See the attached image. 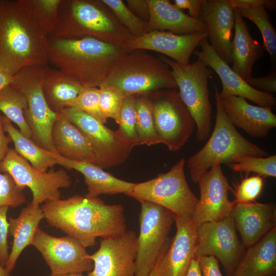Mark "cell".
<instances>
[{
	"mask_svg": "<svg viewBox=\"0 0 276 276\" xmlns=\"http://www.w3.org/2000/svg\"><path fill=\"white\" fill-rule=\"evenodd\" d=\"M2 123L4 131L8 133L14 144L15 151L29 162L32 167L45 172L49 168L57 164L54 152L41 148L31 139L25 136L4 115H2Z\"/></svg>",
	"mask_w": 276,
	"mask_h": 276,
	"instance_id": "31",
	"label": "cell"
},
{
	"mask_svg": "<svg viewBox=\"0 0 276 276\" xmlns=\"http://www.w3.org/2000/svg\"><path fill=\"white\" fill-rule=\"evenodd\" d=\"M43 218L44 215L39 205L31 202L21 210L17 218H9V234L13 237V240L5 268L10 273L14 269L21 252L32 244L39 223Z\"/></svg>",
	"mask_w": 276,
	"mask_h": 276,
	"instance_id": "29",
	"label": "cell"
},
{
	"mask_svg": "<svg viewBox=\"0 0 276 276\" xmlns=\"http://www.w3.org/2000/svg\"><path fill=\"white\" fill-rule=\"evenodd\" d=\"M99 105L103 116L107 119H113L119 124L121 108L125 96L117 90L106 87H100Z\"/></svg>",
	"mask_w": 276,
	"mask_h": 276,
	"instance_id": "41",
	"label": "cell"
},
{
	"mask_svg": "<svg viewBox=\"0 0 276 276\" xmlns=\"http://www.w3.org/2000/svg\"><path fill=\"white\" fill-rule=\"evenodd\" d=\"M0 171L10 174L18 185L29 188L33 195L31 203L35 205L60 199V189L68 188L72 184L63 169L39 171L12 148L0 162Z\"/></svg>",
	"mask_w": 276,
	"mask_h": 276,
	"instance_id": "13",
	"label": "cell"
},
{
	"mask_svg": "<svg viewBox=\"0 0 276 276\" xmlns=\"http://www.w3.org/2000/svg\"><path fill=\"white\" fill-rule=\"evenodd\" d=\"M136 95L125 96L120 115L119 128L124 135L136 145H140L136 131Z\"/></svg>",
	"mask_w": 276,
	"mask_h": 276,
	"instance_id": "39",
	"label": "cell"
},
{
	"mask_svg": "<svg viewBox=\"0 0 276 276\" xmlns=\"http://www.w3.org/2000/svg\"><path fill=\"white\" fill-rule=\"evenodd\" d=\"M150 16L146 22V33L168 31L178 35L207 32L205 25L199 18L185 13L168 0H147Z\"/></svg>",
	"mask_w": 276,
	"mask_h": 276,
	"instance_id": "24",
	"label": "cell"
},
{
	"mask_svg": "<svg viewBox=\"0 0 276 276\" xmlns=\"http://www.w3.org/2000/svg\"><path fill=\"white\" fill-rule=\"evenodd\" d=\"M137 236L126 231L120 237L102 239L98 250L89 258L94 267L86 276H135Z\"/></svg>",
	"mask_w": 276,
	"mask_h": 276,
	"instance_id": "17",
	"label": "cell"
},
{
	"mask_svg": "<svg viewBox=\"0 0 276 276\" xmlns=\"http://www.w3.org/2000/svg\"><path fill=\"white\" fill-rule=\"evenodd\" d=\"M199 19L206 27L207 38L215 52L226 63H231L235 17L234 9L228 0H204Z\"/></svg>",
	"mask_w": 276,
	"mask_h": 276,
	"instance_id": "20",
	"label": "cell"
},
{
	"mask_svg": "<svg viewBox=\"0 0 276 276\" xmlns=\"http://www.w3.org/2000/svg\"><path fill=\"white\" fill-rule=\"evenodd\" d=\"M113 12L120 22L133 37H139L146 33L145 24L128 8L121 0H102Z\"/></svg>",
	"mask_w": 276,
	"mask_h": 276,
	"instance_id": "37",
	"label": "cell"
},
{
	"mask_svg": "<svg viewBox=\"0 0 276 276\" xmlns=\"http://www.w3.org/2000/svg\"><path fill=\"white\" fill-rule=\"evenodd\" d=\"M52 139L56 152L63 157L97 165L96 156L87 139L61 113L53 125Z\"/></svg>",
	"mask_w": 276,
	"mask_h": 276,
	"instance_id": "25",
	"label": "cell"
},
{
	"mask_svg": "<svg viewBox=\"0 0 276 276\" xmlns=\"http://www.w3.org/2000/svg\"><path fill=\"white\" fill-rule=\"evenodd\" d=\"M250 86L259 91L271 94L276 92V72L260 78H251L246 81Z\"/></svg>",
	"mask_w": 276,
	"mask_h": 276,
	"instance_id": "44",
	"label": "cell"
},
{
	"mask_svg": "<svg viewBox=\"0 0 276 276\" xmlns=\"http://www.w3.org/2000/svg\"><path fill=\"white\" fill-rule=\"evenodd\" d=\"M207 36V32L178 35L168 31H153L132 38L121 48L123 52L143 50L159 52L180 64L187 65L189 64L195 49Z\"/></svg>",
	"mask_w": 276,
	"mask_h": 276,
	"instance_id": "18",
	"label": "cell"
},
{
	"mask_svg": "<svg viewBox=\"0 0 276 276\" xmlns=\"http://www.w3.org/2000/svg\"><path fill=\"white\" fill-rule=\"evenodd\" d=\"M102 86L114 89L125 96L177 88L170 66L140 50L123 52L99 87Z\"/></svg>",
	"mask_w": 276,
	"mask_h": 276,
	"instance_id": "6",
	"label": "cell"
},
{
	"mask_svg": "<svg viewBox=\"0 0 276 276\" xmlns=\"http://www.w3.org/2000/svg\"><path fill=\"white\" fill-rule=\"evenodd\" d=\"M232 7L235 9L249 8L256 6L262 5L266 9L274 11L275 1L273 0H228Z\"/></svg>",
	"mask_w": 276,
	"mask_h": 276,
	"instance_id": "46",
	"label": "cell"
},
{
	"mask_svg": "<svg viewBox=\"0 0 276 276\" xmlns=\"http://www.w3.org/2000/svg\"><path fill=\"white\" fill-rule=\"evenodd\" d=\"M170 243V240H168L166 242L165 244L164 245L162 250L160 251V252L158 256V257L157 258V261L155 263V265L154 268H153L152 270L151 271V272L150 273L148 276H159L160 261H161V260L163 255L167 250L169 246Z\"/></svg>",
	"mask_w": 276,
	"mask_h": 276,
	"instance_id": "50",
	"label": "cell"
},
{
	"mask_svg": "<svg viewBox=\"0 0 276 276\" xmlns=\"http://www.w3.org/2000/svg\"><path fill=\"white\" fill-rule=\"evenodd\" d=\"M136 131L140 145L162 143L155 128L153 102L149 94L136 95Z\"/></svg>",
	"mask_w": 276,
	"mask_h": 276,
	"instance_id": "33",
	"label": "cell"
},
{
	"mask_svg": "<svg viewBox=\"0 0 276 276\" xmlns=\"http://www.w3.org/2000/svg\"><path fill=\"white\" fill-rule=\"evenodd\" d=\"M233 172L254 173L263 177H276V155L266 157L245 156L229 165Z\"/></svg>",
	"mask_w": 276,
	"mask_h": 276,
	"instance_id": "36",
	"label": "cell"
},
{
	"mask_svg": "<svg viewBox=\"0 0 276 276\" xmlns=\"http://www.w3.org/2000/svg\"><path fill=\"white\" fill-rule=\"evenodd\" d=\"M49 276H85L82 273H67V274H51Z\"/></svg>",
	"mask_w": 276,
	"mask_h": 276,
	"instance_id": "53",
	"label": "cell"
},
{
	"mask_svg": "<svg viewBox=\"0 0 276 276\" xmlns=\"http://www.w3.org/2000/svg\"><path fill=\"white\" fill-rule=\"evenodd\" d=\"M199 46L201 50H194L193 53L218 74L222 85L219 93L221 98L236 96L248 99L259 106L271 108L275 106V97L272 94L259 91L250 86L218 56L207 38L202 39Z\"/></svg>",
	"mask_w": 276,
	"mask_h": 276,
	"instance_id": "19",
	"label": "cell"
},
{
	"mask_svg": "<svg viewBox=\"0 0 276 276\" xmlns=\"http://www.w3.org/2000/svg\"><path fill=\"white\" fill-rule=\"evenodd\" d=\"M0 276H12L5 267L0 264Z\"/></svg>",
	"mask_w": 276,
	"mask_h": 276,
	"instance_id": "54",
	"label": "cell"
},
{
	"mask_svg": "<svg viewBox=\"0 0 276 276\" xmlns=\"http://www.w3.org/2000/svg\"><path fill=\"white\" fill-rule=\"evenodd\" d=\"M140 234L137 240L135 276H148L168 240L175 215L168 209L149 201H141Z\"/></svg>",
	"mask_w": 276,
	"mask_h": 276,
	"instance_id": "12",
	"label": "cell"
},
{
	"mask_svg": "<svg viewBox=\"0 0 276 276\" xmlns=\"http://www.w3.org/2000/svg\"><path fill=\"white\" fill-rule=\"evenodd\" d=\"M126 2L134 14L145 22L148 21L150 13L147 0H127Z\"/></svg>",
	"mask_w": 276,
	"mask_h": 276,
	"instance_id": "47",
	"label": "cell"
},
{
	"mask_svg": "<svg viewBox=\"0 0 276 276\" xmlns=\"http://www.w3.org/2000/svg\"><path fill=\"white\" fill-rule=\"evenodd\" d=\"M54 154L57 164L68 170H77L84 176L88 191L84 196L86 198H97L101 194H125L134 184L114 177L95 164L70 160L57 152Z\"/></svg>",
	"mask_w": 276,
	"mask_h": 276,
	"instance_id": "27",
	"label": "cell"
},
{
	"mask_svg": "<svg viewBox=\"0 0 276 276\" xmlns=\"http://www.w3.org/2000/svg\"><path fill=\"white\" fill-rule=\"evenodd\" d=\"M220 98L231 122L248 135L257 138L265 137L276 127V116L271 108L251 105L246 99L239 96Z\"/></svg>",
	"mask_w": 276,
	"mask_h": 276,
	"instance_id": "22",
	"label": "cell"
},
{
	"mask_svg": "<svg viewBox=\"0 0 276 276\" xmlns=\"http://www.w3.org/2000/svg\"><path fill=\"white\" fill-rule=\"evenodd\" d=\"M234 12L235 35L232 41V68L246 81L252 78L253 66L264 55L265 49L263 44L252 38L239 10L235 8Z\"/></svg>",
	"mask_w": 276,
	"mask_h": 276,
	"instance_id": "26",
	"label": "cell"
},
{
	"mask_svg": "<svg viewBox=\"0 0 276 276\" xmlns=\"http://www.w3.org/2000/svg\"><path fill=\"white\" fill-rule=\"evenodd\" d=\"M176 232L160 261L159 276H185L194 258L197 228L191 217L175 216Z\"/></svg>",
	"mask_w": 276,
	"mask_h": 276,
	"instance_id": "21",
	"label": "cell"
},
{
	"mask_svg": "<svg viewBox=\"0 0 276 276\" xmlns=\"http://www.w3.org/2000/svg\"><path fill=\"white\" fill-rule=\"evenodd\" d=\"M194 258L213 256L219 260L227 276H233L245 251L231 214L218 221L207 222L197 228Z\"/></svg>",
	"mask_w": 276,
	"mask_h": 276,
	"instance_id": "14",
	"label": "cell"
},
{
	"mask_svg": "<svg viewBox=\"0 0 276 276\" xmlns=\"http://www.w3.org/2000/svg\"><path fill=\"white\" fill-rule=\"evenodd\" d=\"M241 15L250 20L259 29L262 36L263 46L271 59L276 57V31L272 25L269 15L264 6L238 9Z\"/></svg>",
	"mask_w": 276,
	"mask_h": 276,
	"instance_id": "35",
	"label": "cell"
},
{
	"mask_svg": "<svg viewBox=\"0 0 276 276\" xmlns=\"http://www.w3.org/2000/svg\"><path fill=\"white\" fill-rule=\"evenodd\" d=\"M202 276H223L218 260L213 256H201L197 258Z\"/></svg>",
	"mask_w": 276,
	"mask_h": 276,
	"instance_id": "45",
	"label": "cell"
},
{
	"mask_svg": "<svg viewBox=\"0 0 276 276\" xmlns=\"http://www.w3.org/2000/svg\"><path fill=\"white\" fill-rule=\"evenodd\" d=\"M60 113L65 116L83 134L97 158V165L108 168L123 163L136 145L121 129L112 130L93 117L75 107H66Z\"/></svg>",
	"mask_w": 276,
	"mask_h": 276,
	"instance_id": "10",
	"label": "cell"
},
{
	"mask_svg": "<svg viewBox=\"0 0 276 276\" xmlns=\"http://www.w3.org/2000/svg\"><path fill=\"white\" fill-rule=\"evenodd\" d=\"M50 37H91L119 47L133 38L102 0H62L58 22Z\"/></svg>",
	"mask_w": 276,
	"mask_h": 276,
	"instance_id": "4",
	"label": "cell"
},
{
	"mask_svg": "<svg viewBox=\"0 0 276 276\" xmlns=\"http://www.w3.org/2000/svg\"><path fill=\"white\" fill-rule=\"evenodd\" d=\"M204 0H175L174 5L178 8L189 10V16L198 19Z\"/></svg>",
	"mask_w": 276,
	"mask_h": 276,
	"instance_id": "48",
	"label": "cell"
},
{
	"mask_svg": "<svg viewBox=\"0 0 276 276\" xmlns=\"http://www.w3.org/2000/svg\"><path fill=\"white\" fill-rule=\"evenodd\" d=\"M28 13L43 31L50 36L58 20L62 0H20Z\"/></svg>",
	"mask_w": 276,
	"mask_h": 276,
	"instance_id": "34",
	"label": "cell"
},
{
	"mask_svg": "<svg viewBox=\"0 0 276 276\" xmlns=\"http://www.w3.org/2000/svg\"><path fill=\"white\" fill-rule=\"evenodd\" d=\"M231 214L245 247L252 245L276 227L274 203H238L234 206Z\"/></svg>",
	"mask_w": 276,
	"mask_h": 276,
	"instance_id": "23",
	"label": "cell"
},
{
	"mask_svg": "<svg viewBox=\"0 0 276 276\" xmlns=\"http://www.w3.org/2000/svg\"><path fill=\"white\" fill-rule=\"evenodd\" d=\"M27 106L25 96L10 85L0 91V112L17 125L22 134L31 139V131L24 114Z\"/></svg>",
	"mask_w": 276,
	"mask_h": 276,
	"instance_id": "32",
	"label": "cell"
},
{
	"mask_svg": "<svg viewBox=\"0 0 276 276\" xmlns=\"http://www.w3.org/2000/svg\"><path fill=\"white\" fill-rule=\"evenodd\" d=\"M41 208L47 222L79 241L95 246L96 238H115L126 232L121 204H107L99 198L74 195L44 202Z\"/></svg>",
	"mask_w": 276,
	"mask_h": 276,
	"instance_id": "1",
	"label": "cell"
},
{
	"mask_svg": "<svg viewBox=\"0 0 276 276\" xmlns=\"http://www.w3.org/2000/svg\"><path fill=\"white\" fill-rule=\"evenodd\" d=\"M186 161L181 158L167 173L148 181L134 183L125 194L139 201L162 206L177 217H192L198 199L190 189L185 173Z\"/></svg>",
	"mask_w": 276,
	"mask_h": 276,
	"instance_id": "9",
	"label": "cell"
},
{
	"mask_svg": "<svg viewBox=\"0 0 276 276\" xmlns=\"http://www.w3.org/2000/svg\"><path fill=\"white\" fill-rule=\"evenodd\" d=\"M259 175H254L243 179L232 190L235 199L232 201L235 205L238 203L254 202L261 194L263 186L264 179Z\"/></svg>",
	"mask_w": 276,
	"mask_h": 276,
	"instance_id": "42",
	"label": "cell"
},
{
	"mask_svg": "<svg viewBox=\"0 0 276 276\" xmlns=\"http://www.w3.org/2000/svg\"><path fill=\"white\" fill-rule=\"evenodd\" d=\"M233 276H276V227L248 248Z\"/></svg>",
	"mask_w": 276,
	"mask_h": 276,
	"instance_id": "28",
	"label": "cell"
},
{
	"mask_svg": "<svg viewBox=\"0 0 276 276\" xmlns=\"http://www.w3.org/2000/svg\"><path fill=\"white\" fill-rule=\"evenodd\" d=\"M149 95L153 102L155 130L162 143L170 150H180L194 130L193 116L174 89H160Z\"/></svg>",
	"mask_w": 276,
	"mask_h": 276,
	"instance_id": "11",
	"label": "cell"
},
{
	"mask_svg": "<svg viewBox=\"0 0 276 276\" xmlns=\"http://www.w3.org/2000/svg\"><path fill=\"white\" fill-rule=\"evenodd\" d=\"M185 276H202L198 259L193 258Z\"/></svg>",
	"mask_w": 276,
	"mask_h": 276,
	"instance_id": "51",
	"label": "cell"
},
{
	"mask_svg": "<svg viewBox=\"0 0 276 276\" xmlns=\"http://www.w3.org/2000/svg\"><path fill=\"white\" fill-rule=\"evenodd\" d=\"M2 123V115L0 112V162L2 160L8 152L9 143L12 142L10 137L5 134Z\"/></svg>",
	"mask_w": 276,
	"mask_h": 276,
	"instance_id": "49",
	"label": "cell"
},
{
	"mask_svg": "<svg viewBox=\"0 0 276 276\" xmlns=\"http://www.w3.org/2000/svg\"><path fill=\"white\" fill-rule=\"evenodd\" d=\"M9 208L8 206L0 207V264L5 267L10 255L8 242L9 222L7 220Z\"/></svg>",
	"mask_w": 276,
	"mask_h": 276,
	"instance_id": "43",
	"label": "cell"
},
{
	"mask_svg": "<svg viewBox=\"0 0 276 276\" xmlns=\"http://www.w3.org/2000/svg\"><path fill=\"white\" fill-rule=\"evenodd\" d=\"M13 76L0 68V91L11 84Z\"/></svg>",
	"mask_w": 276,
	"mask_h": 276,
	"instance_id": "52",
	"label": "cell"
},
{
	"mask_svg": "<svg viewBox=\"0 0 276 276\" xmlns=\"http://www.w3.org/2000/svg\"><path fill=\"white\" fill-rule=\"evenodd\" d=\"M83 88L60 71L49 67L42 83L43 93L47 103L58 113L66 108Z\"/></svg>",
	"mask_w": 276,
	"mask_h": 276,
	"instance_id": "30",
	"label": "cell"
},
{
	"mask_svg": "<svg viewBox=\"0 0 276 276\" xmlns=\"http://www.w3.org/2000/svg\"><path fill=\"white\" fill-rule=\"evenodd\" d=\"M49 36L20 0H0V68L13 76L30 66L48 65Z\"/></svg>",
	"mask_w": 276,
	"mask_h": 276,
	"instance_id": "2",
	"label": "cell"
},
{
	"mask_svg": "<svg viewBox=\"0 0 276 276\" xmlns=\"http://www.w3.org/2000/svg\"><path fill=\"white\" fill-rule=\"evenodd\" d=\"M31 245L41 253L51 274L83 273L93 269L86 247L70 236L54 237L38 228Z\"/></svg>",
	"mask_w": 276,
	"mask_h": 276,
	"instance_id": "15",
	"label": "cell"
},
{
	"mask_svg": "<svg viewBox=\"0 0 276 276\" xmlns=\"http://www.w3.org/2000/svg\"><path fill=\"white\" fill-rule=\"evenodd\" d=\"M49 67L48 65L25 67L13 75L9 85L27 98L28 106L24 114L31 131V140L41 148L55 153L52 131L59 113L51 109L42 90Z\"/></svg>",
	"mask_w": 276,
	"mask_h": 276,
	"instance_id": "8",
	"label": "cell"
},
{
	"mask_svg": "<svg viewBox=\"0 0 276 276\" xmlns=\"http://www.w3.org/2000/svg\"><path fill=\"white\" fill-rule=\"evenodd\" d=\"M216 114L213 131L204 146L187 161L191 180L197 183L202 174L215 164L229 165L245 156L266 157L268 153L245 139L228 119L214 85Z\"/></svg>",
	"mask_w": 276,
	"mask_h": 276,
	"instance_id": "5",
	"label": "cell"
},
{
	"mask_svg": "<svg viewBox=\"0 0 276 276\" xmlns=\"http://www.w3.org/2000/svg\"><path fill=\"white\" fill-rule=\"evenodd\" d=\"M25 188L18 185L10 174L0 171V207L15 208L25 203Z\"/></svg>",
	"mask_w": 276,
	"mask_h": 276,
	"instance_id": "40",
	"label": "cell"
},
{
	"mask_svg": "<svg viewBox=\"0 0 276 276\" xmlns=\"http://www.w3.org/2000/svg\"><path fill=\"white\" fill-rule=\"evenodd\" d=\"M99 93V87H84L77 97L67 105L66 107L79 109L105 124L107 119L103 116L100 108Z\"/></svg>",
	"mask_w": 276,
	"mask_h": 276,
	"instance_id": "38",
	"label": "cell"
},
{
	"mask_svg": "<svg viewBox=\"0 0 276 276\" xmlns=\"http://www.w3.org/2000/svg\"><path fill=\"white\" fill-rule=\"evenodd\" d=\"M197 183L200 198L192 217L196 228L203 223L220 221L231 215L234 206L228 198L232 188L220 164L204 172Z\"/></svg>",
	"mask_w": 276,
	"mask_h": 276,
	"instance_id": "16",
	"label": "cell"
},
{
	"mask_svg": "<svg viewBox=\"0 0 276 276\" xmlns=\"http://www.w3.org/2000/svg\"><path fill=\"white\" fill-rule=\"evenodd\" d=\"M158 58L171 68L181 99L195 120L197 140H206L212 127V107L208 84L212 69L198 58L194 63L187 65L163 55Z\"/></svg>",
	"mask_w": 276,
	"mask_h": 276,
	"instance_id": "7",
	"label": "cell"
},
{
	"mask_svg": "<svg viewBox=\"0 0 276 276\" xmlns=\"http://www.w3.org/2000/svg\"><path fill=\"white\" fill-rule=\"evenodd\" d=\"M48 62L84 87H99L121 47L91 37L64 39L50 38Z\"/></svg>",
	"mask_w": 276,
	"mask_h": 276,
	"instance_id": "3",
	"label": "cell"
}]
</instances>
